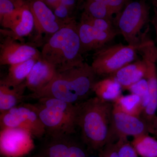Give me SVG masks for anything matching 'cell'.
Instances as JSON below:
<instances>
[{"label": "cell", "mask_w": 157, "mask_h": 157, "mask_svg": "<svg viewBox=\"0 0 157 157\" xmlns=\"http://www.w3.org/2000/svg\"><path fill=\"white\" fill-rule=\"evenodd\" d=\"M76 105V125L90 148L100 151L113 142L111 134L113 104L96 97Z\"/></svg>", "instance_id": "obj_1"}, {"label": "cell", "mask_w": 157, "mask_h": 157, "mask_svg": "<svg viewBox=\"0 0 157 157\" xmlns=\"http://www.w3.org/2000/svg\"><path fill=\"white\" fill-rule=\"evenodd\" d=\"M96 76L91 65L85 62L62 72H57L52 80L31 98H56L71 104L81 103L88 97L95 82Z\"/></svg>", "instance_id": "obj_2"}, {"label": "cell", "mask_w": 157, "mask_h": 157, "mask_svg": "<svg viewBox=\"0 0 157 157\" xmlns=\"http://www.w3.org/2000/svg\"><path fill=\"white\" fill-rule=\"evenodd\" d=\"M77 25L74 19L66 24L51 36L42 48V59L52 65L57 72L84 62Z\"/></svg>", "instance_id": "obj_3"}, {"label": "cell", "mask_w": 157, "mask_h": 157, "mask_svg": "<svg viewBox=\"0 0 157 157\" xmlns=\"http://www.w3.org/2000/svg\"><path fill=\"white\" fill-rule=\"evenodd\" d=\"M46 131L52 136L69 135L75 133L76 125V104L56 98H43L32 104Z\"/></svg>", "instance_id": "obj_4"}, {"label": "cell", "mask_w": 157, "mask_h": 157, "mask_svg": "<svg viewBox=\"0 0 157 157\" xmlns=\"http://www.w3.org/2000/svg\"><path fill=\"white\" fill-rule=\"evenodd\" d=\"M144 34L142 41L136 45L121 43L105 46L94 55L91 66L96 76H109L126 65L136 61L137 52L146 38Z\"/></svg>", "instance_id": "obj_5"}, {"label": "cell", "mask_w": 157, "mask_h": 157, "mask_svg": "<svg viewBox=\"0 0 157 157\" xmlns=\"http://www.w3.org/2000/svg\"><path fill=\"white\" fill-rule=\"evenodd\" d=\"M150 9L145 1H132L113 17L115 27L128 45H138L141 42L144 34L140 35V32L149 21Z\"/></svg>", "instance_id": "obj_6"}, {"label": "cell", "mask_w": 157, "mask_h": 157, "mask_svg": "<svg viewBox=\"0 0 157 157\" xmlns=\"http://www.w3.org/2000/svg\"><path fill=\"white\" fill-rule=\"evenodd\" d=\"M1 129L20 128L28 130L33 136L42 137L46 129L32 104L17 106L1 113Z\"/></svg>", "instance_id": "obj_7"}, {"label": "cell", "mask_w": 157, "mask_h": 157, "mask_svg": "<svg viewBox=\"0 0 157 157\" xmlns=\"http://www.w3.org/2000/svg\"><path fill=\"white\" fill-rule=\"evenodd\" d=\"M32 133L20 128H5L0 132V152L5 157H23L35 147Z\"/></svg>", "instance_id": "obj_8"}, {"label": "cell", "mask_w": 157, "mask_h": 157, "mask_svg": "<svg viewBox=\"0 0 157 157\" xmlns=\"http://www.w3.org/2000/svg\"><path fill=\"white\" fill-rule=\"evenodd\" d=\"M156 46L148 45L140 49L139 53L146 66L145 78L148 84L150 101L147 107L141 115L146 122L151 131L152 126L157 119L156 112L157 109V73L155 57Z\"/></svg>", "instance_id": "obj_9"}, {"label": "cell", "mask_w": 157, "mask_h": 157, "mask_svg": "<svg viewBox=\"0 0 157 157\" xmlns=\"http://www.w3.org/2000/svg\"><path fill=\"white\" fill-rule=\"evenodd\" d=\"M148 133L149 127L142 117L123 112L113 104L111 134L113 141L114 138L118 140Z\"/></svg>", "instance_id": "obj_10"}, {"label": "cell", "mask_w": 157, "mask_h": 157, "mask_svg": "<svg viewBox=\"0 0 157 157\" xmlns=\"http://www.w3.org/2000/svg\"><path fill=\"white\" fill-rule=\"evenodd\" d=\"M17 39L6 36L0 45V64L11 65L33 58H42L41 52L28 44L17 42Z\"/></svg>", "instance_id": "obj_11"}, {"label": "cell", "mask_w": 157, "mask_h": 157, "mask_svg": "<svg viewBox=\"0 0 157 157\" xmlns=\"http://www.w3.org/2000/svg\"><path fill=\"white\" fill-rule=\"evenodd\" d=\"M34 19L35 28L39 35H53L66 24L60 21L43 0L28 2Z\"/></svg>", "instance_id": "obj_12"}, {"label": "cell", "mask_w": 157, "mask_h": 157, "mask_svg": "<svg viewBox=\"0 0 157 157\" xmlns=\"http://www.w3.org/2000/svg\"><path fill=\"white\" fill-rule=\"evenodd\" d=\"M68 136H52L42 155L45 157H88L84 147L68 138Z\"/></svg>", "instance_id": "obj_13"}, {"label": "cell", "mask_w": 157, "mask_h": 157, "mask_svg": "<svg viewBox=\"0 0 157 157\" xmlns=\"http://www.w3.org/2000/svg\"><path fill=\"white\" fill-rule=\"evenodd\" d=\"M77 28L83 54L101 49L118 35L98 30L81 20L78 24Z\"/></svg>", "instance_id": "obj_14"}, {"label": "cell", "mask_w": 157, "mask_h": 157, "mask_svg": "<svg viewBox=\"0 0 157 157\" xmlns=\"http://www.w3.org/2000/svg\"><path fill=\"white\" fill-rule=\"evenodd\" d=\"M57 71L52 65L42 58L35 63L25 82V87L33 93L45 87L56 75Z\"/></svg>", "instance_id": "obj_15"}, {"label": "cell", "mask_w": 157, "mask_h": 157, "mask_svg": "<svg viewBox=\"0 0 157 157\" xmlns=\"http://www.w3.org/2000/svg\"><path fill=\"white\" fill-rule=\"evenodd\" d=\"M146 73V64L142 59L126 65L109 76L116 80L123 90H128L133 85L145 78Z\"/></svg>", "instance_id": "obj_16"}, {"label": "cell", "mask_w": 157, "mask_h": 157, "mask_svg": "<svg viewBox=\"0 0 157 157\" xmlns=\"http://www.w3.org/2000/svg\"><path fill=\"white\" fill-rule=\"evenodd\" d=\"M35 27L33 15L31 11L28 2L21 8L19 13L10 31L1 30L5 36H10L17 40L29 36Z\"/></svg>", "instance_id": "obj_17"}, {"label": "cell", "mask_w": 157, "mask_h": 157, "mask_svg": "<svg viewBox=\"0 0 157 157\" xmlns=\"http://www.w3.org/2000/svg\"><path fill=\"white\" fill-rule=\"evenodd\" d=\"M40 59H31L10 66L8 75L1 82L11 87H19L24 83L35 63Z\"/></svg>", "instance_id": "obj_18"}, {"label": "cell", "mask_w": 157, "mask_h": 157, "mask_svg": "<svg viewBox=\"0 0 157 157\" xmlns=\"http://www.w3.org/2000/svg\"><path fill=\"white\" fill-rule=\"evenodd\" d=\"M122 90L119 83L110 76L96 81L93 87V91L97 98L109 102H114L119 98Z\"/></svg>", "instance_id": "obj_19"}, {"label": "cell", "mask_w": 157, "mask_h": 157, "mask_svg": "<svg viewBox=\"0 0 157 157\" xmlns=\"http://www.w3.org/2000/svg\"><path fill=\"white\" fill-rule=\"evenodd\" d=\"M25 83L17 87H13L0 82V112L8 111L17 106L23 98Z\"/></svg>", "instance_id": "obj_20"}, {"label": "cell", "mask_w": 157, "mask_h": 157, "mask_svg": "<svg viewBox=\"0 0 157 157\" xmlns=\"http://www.w3.org/2000/svg\"><path fill=\"white\" fill-rule=\"evenodd\" d=\"M133 137L131 144L139 156L157 157V140L155 138L148 134Z\"/></svg>", "instance_id": "obj_21"}, {"label": "cell", "mask_w": 157, "mask_h": 157, "mask_svg": "<svg viewBox=\"0 0 157 157\" xmlns=\"http://www.w3.org/2000/svg\"><path fill=\"white\" fill-rule=\"evenodd\" d=\"M113 104L123 112L130 115L140 117L143 112L140 98L134 94L121 95Z\"/></svg>", "instance_id": "obj_22"}, {"label": "cell", "mask_w": 157, "mask_h": 157, "mask_svg": "<svg viewBox=\"0 0 157 157\" xmlns=\"http://www.w3.org/2000/svg\"><path fill=\"white\" fill-rule=\"evenodd\" d=\"M84 14L90 17L113 21V14L104 3L94 0H86L84 5Z\"/></svg>", "instance_id": "obj_23"}, {"label": "cell", "mask_w": 157, "mask_h": 157, "mask_svg": "<svg viewBox=\"0 0 157 157\" xmlns=\"http://www.w3.org/2000/svg\"><path fill=\"white\" fill-rule=\"evenodd\" d=\"M25 0H0V23L7 29L10 18L17 9L24 5Z\"/></svg>", "instance_id": "obj_24"}, {"label": "cell", "mask_w": 157, "mask_h": 157, "mask_svg": "<svg viewBox=\"0 0 157 157\" xmlns=\"http://www.w3.org/2000/svg\"><path fill=\"white\" fill-rule=\"evenodd\" d=\"M81 21L88 24L90 25L98 30L109 33L120 34L119 32L115 27L113 21L102 18H94L82 13Z\"/></svg>", "instance_id": "obj_25"}, {"label": "cell", "mask_w": 157, "mask_h": 157, "mask_svg": "<svg viewBox=\"0 0 157 157\" xmlns=\"http://www.w3.org/2000/svg\"><path fill=\"white\" fill-rule=\"evenodd\" d=\"M128 90L131 94L137 95L140 98L143 112L147 107L150 101L148 86L146 79L145 78L140 79L131 86Z\"/></svg>", "instance_id": "obj_26"}, {"label": "cell", "mask_w": 157, "mask_h": 157, "mask_svg": "<svg viewBox=\"0 0 157 157\" xmlns=\"http://www.w3.org/2000/svg\"><path fill=\"white\" fill-rule=\"evenodd\" d=\"M119 157H139V155L129 143L128 138H120L117 141Z\"/></svg>", "instance_id": "obj_27"}, {"label": "cell", "mask_w": 157, "mask_h": 157, "mask_svg": "<svg viewBox=\"0 0 157 157\" xmlns=\"http://www.w3.org/2000/svg\"><path fill=\"white\" fill-rule=\"evenodd\" d=\"M54 13L60 21L65 24L70 22L74 19L70 17V10L68 7L60 4L55 8Z\"/></svg>", "instance_id": "obj_28"}, {"label": "cell", "mask_w": 157, "mask_h": 157, "mask_svg": "<svg viewBox=\"0 0 157 157\" xmlns=\"http://www.w3.org/2000/svg\"><path fill=\"white\" fill-rule=\"evenodd\" d=\"M131 1L132 0H103V2L109 7L113 14L116 15L122 11Z\"/></svg>", "instance_id": "obj_29"}, {"label": "cell", "mask_w": 157, "mask_h": 157, "mask_svg": "<svg viewBox=\"0 0 157 157\" xmlns=\"http://www.w3.org/2000/svg\"><path fill=\"white\" fill-rule=\"evenodd\" d=\"M100 157H119L117 142H110L100 151Z\"/></svg>", "instance_id": "obj_30"}, {"label": "cell", "mask_w": 157, "mask_h": 157, "mask_svg": "<svg viewBox=\"0 0 157 157\" xmlns=\"http://www.w3.org/2000/svg\"><path fill=\"white\" fill-rule=\"evenodd\" d=\"M44 1L48 6L52 7L53 9L59 4H62L72 10L75 7L77 0H45Z\"/></svg>", "instance_id": "obj_31"}, {"label": "cell", "mask_w": 157, "mask_h": 157, "mask_svg": "<svg viewBox=\"0 0 157 157\" xmlns=\"http://www.w3.org/2000/svg\"><path fill=\"white\" fill-rule=\"evenodd\" d=\"M154 14L152 17L151 22L154 28L157 39V10L155 8H154Z\"/></svg>", "instance_id": "obj_32"}, {"label": "cell", "mask_w": 157, "mask_h": 157, "mask_svg": "<svg viewBox=\"0 0 157 157\" xmlns=\"http://www.w3.org/2000/svg\"><path fill=\"white\" fill-rule=\"evenodd\" d=\"M151 133L157 136V119L155 121L152 126Z\"/></svg>", "instance_id": "obj_33"}, {"label": "cell", "mask_w": 157, "mask_h": 157, "mask_svg": "<svg viewBox=\"0 0 157 157\" xmlns=\"http://www.w3.org/2000/svg\"><path fill=\"white\" fill-rule=\"evenodd\" d=\"M152 2L154 6V8L157 10V0H152Z\"/></svg>", "instance_id": "obj_34"}, {"label": "cell", "mask_w": 157, "mask_h": 157, "mask_svg": "<svg viewBox=\"0 0 157 157\" xmlns=\"http://www.w3.org/2000/svg\"><path fill=\"white\" fill-rule=\"evenodd\" d=\"M155 57L156 61V63L157 64V47H156L155 48Z\"/></svg>", "instance_id": "obj_35"}, {"label": "cell", "mask_w": 157, "mask_h": 157, "mask_svg": "<svg viewBox=\"0 0 157 157\" xmlns=\"http://www.w3.org/2000/svg\"><path fill=\"white\" fill-rule=\"evenodd\" d=\"M45 157V156H42V155L40 156H36V157Z\"/></svg>", "instance_id": "obj_36"}, {"label": "cell", "mask_w": 157, "mask_h": 157, "mask_svg": "<svg viewBox=\"0 0 157 157\" xmlns=\"http://www.w3.org/2000/svg\"><path fill=\"white\" fill-rule=\"evenodd\" d=\"M143 1H145V2H146V1H147V0H143Z\"/></svg>", "instance_id": "obj_37"}]
</instances>
